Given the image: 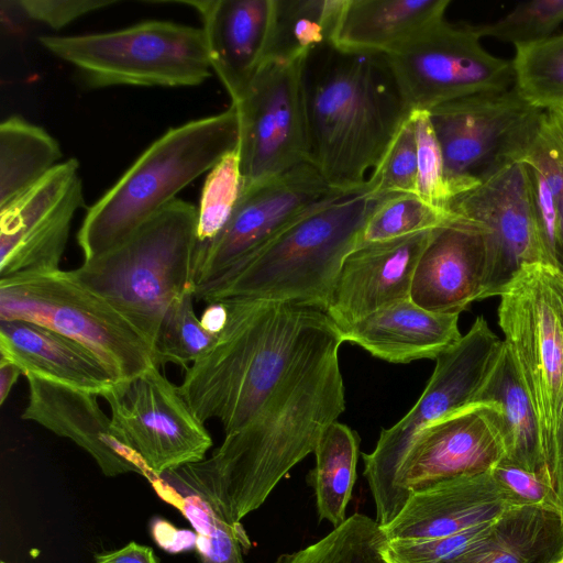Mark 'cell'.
Returning a JSON list of instances; mask_svg holds the SVG:
<instances>
[{"mask_svg": "<svg viewBox=\"0 0 563 563\" xmlns=\"http://www.w3.org/2000/svg\"><path fill=\"white\" fill-rule=\"evenodd\" d=\"M340 333L303 361L240 431L224 435L212 455L168 471L158 481L196 494L240 531L280 479L313 453L323 431L345 409Z\"/></svg>", "mask_w": 563, "mask_h": 563, "instance_id": "1", "label": "cell"}, {"mask_svg": "<svg viewBox=\"0 0 563 563\" xmlns=\"http://www.w3.org/2000/svg\"><path fill=\"white\" fill-rule=\"evenodd\" d=\"M229 317L212 346L186 368L180 391L224 435L243 429L286 378L333 336L324 311L266 300H221Z\"/></svg>", "mask_w": 563, "mask_h": 563, "instance_id": "2", "label": "cell"}, {"mask_svg": "<svg viewBox=\"0 0 563 563\" xmlns=\"http://www.w3.org/2000/svg\"><path fill=\"white\" fill-rule=\"evenodd\" d=\"M308 162L333 190L355 194L412 110L388 57L327 44L300 65Z\"/></svg>", "mask_w": 563, "mask_h": 563, "instance_id": "3", "label": "cell"}, {"mask_svg": "<svg viewBox=\"0 0 563 563\" xmlns=\"http://www.w3.org/2000/svg\"><path fill=\"white\" fill-rule=\"evenodd\" d=\"M364 190L306 213L255 253L197 285L194 297L266 300L325 311L344 257L376 203Z\"/></svg>", "mask_w": 563, "mask_h": 563, "instance_id": "4", "label": "cell"}, {"mask_svg": "<svg viewBox=\"0 0 563 563\" xmlns=\"http://www.w3.org/2000/svg\"><path fill=\"white\" fill-rule=\"evenodd\" d=\"M236 108L169 129L87 211L77 233L84 261L119 245L239 145Z\"/></svg>", "mask_w": 563, "mask_h": 563, "instance_id": "5", "label": "cell"}, {"mask_svg": "<svg viewBox=\"0 0 563 563\" xmlns=\"http://www.w3.org/2000/svg\"><path fill=\"white\" fill-rule=\"evenodd\" d=\"M197 207L175 199L129 238L73 271L85 286L109 301L148 341L187 290L196 247Z\"/></svg>", "mask_w": 563, "mask_h": 563, "instance_id": "6", "label": "cell"}, {"mask_svg": "<svg viewBox=\"0 0 563 563\" xmlns=\"http://www.w3.org/2000/svg\"><path fill=\"white\" fill-rule=\"evenodd\" d=\"M38 42L71 65L89 88L189 87L202 84L212 71L202 27L169 21L103 33L44 35Z\"/></svg>", "mask_w": 563, "mask_h": 563, "instance_id": "7", "label": "cell"}, {"mask_svg": "<svg viewBox=\"0 0 563 563\" xmlns=\"http://www.w3.org/2000/svg\"><path fill=\"white\" fill-rule=\"evenodd\" d=\"M10 320L33 322L77 341L93 352L117 380L154 366L148 341L73 271L0 279V321Z\"/></svg>", "mask_w": 563, "mask_h": 563, "instance_id": "8", "label": "cell"}, {"mask_svg": "<svg viewBox=\"0 0 563 563\" xmlns=\"http://www.w3.org/2000/svg\"><path fill=\"white\" fill-rule=\"evenodd\" d=\"M499 297L504 343L532 401L549 471L563 411V274L526 265Z\"/></svg>", "mask_w": 563, "mask_h": 563, "instance_id": "9", "label": "cell"}, {"mask_svg": "<svg viewBox=\"0 0 563 563\" xmlns=\"http://www.w3.org/2000/svg\"><path fill=\"white\" fill-rule=\"evenodd\" d=\"M505 450L493 405L478 404L420 430L384 468L366 476L379 527L390 523L416 494L490 471Z\"/></svg>", "mask_w": 563, "mask_h": 563, "instance_id": "10", "label": "cell"}, {"mask_svg": "<svg viewBox=\"0 0 563 563\" xmlns=\"http://www.w3.org/2000/svg\"><path fill=\"white\" fill-rule=\"evenodd\" d=\"M428 113L448 176L464 194L526 157L544 110L512 86L454 99Z\"/></svg>", "mask_w": 563, "mask_h": 563, "instance_id": "11", "label": "cell"}, {"mask_svg": "<svg viewBox=\"0 0 563 563\" xmlns=\"http://www.w3.org/2000/svg\"><path fill=\"white\" fill-rule=\"evenodd\" d=\"M100 397L109 405L117 438L151 476L206 459L212 438L205 422L158 367L115 382Z\"/></svg>", "mask_w": 563, "mask_h": 563, "instance_id": "12", "label": "cell"}, {"mask_svg": "<svg viewBox=\"0 0 563 563\" xmlns=\"http://www.w3.org/2000/svg\"><path fill=\"white\" fill-rule=\"evenodd\" d=\"M474 25L445 19L387 55L412 111L515 86L512 62L486 51Z\"/></svg>", "mask_w": 563, "mask_h": 563, "instance_id": "13", "label": "cell"}, {"mask_svg": "<svg viewBox=\"0 0 563 563\" xmlns=\"http://www.w3.org/2000/svg\"><path fill=\"white\" fill-rule=\"evenodd\" d=\"M300 65L266 62L244 96L239 114L243 189L308 162Z\"/></svg>", "mask_w": 563, "mask_h": 563, "instance_id": "14", "label": "cell"}, {"mask_svg": "<svg viewBox=\"0 0 563 563\" xmlns=\"http://www.w3.org/2000/svg\"><path fill=\"white\" fill-rule=\"evenodd\" d=\"M450 210L484 234L487 273L483 299L500 296L523 266L548 264L523 162L460 195Z\"/></svg>", "mask_w": 563, "mask_h": 563, "instance_id": "15", "label": "cell"}, {"mask_svg": "<svg viewBox=\"0 0 563 563\" xmlns=\"http://www.w3.org/2000/svg\"><path fill=\"white\" fill-rule=\"evenodd\" d=\"M344 195L330 188L309 162L244 188L223 231L194 262V288L245 260L306 213Z\"/></svg>", "mask_w": 563, "mask_h": 563, "instance_id": "16", "label": "cell"}, {"mask_svg": "<svg viewBox=\"0 0 563 563\" xmlns=\"http://www.w3.org/2000/svg\"><path fill=\"white\" fill-rule=\"evenodd\" d=\"M82 206L79 163L69 158L0 207V278L60 269L74 216Z\"/></svg>", "mask_w": 563, "mask_h": 563, "instance_id": "17", "label": "cell"}, {"mask_svg": "<svg viewBox=\"0 0 563 563\" xmlns=\"http://www.w3.org/2000/svg\"><path fill=\"white\" fill-rule=\"evenodd\" d=\"M505 343L479 316L468 332L435 358L421 396L394 426L382 430L374 450L362 454L364 477L394 461L424 427L474 405L497 366Z\"/></svg>", "mask_w": 563, "mask_h": 563, "instance_id": "18", "label": "cell"}, {"mask_svg": "<svg viewBox=\"0 0 563 563\" xmlns=\"http://www.w3.org/2000/svg\"><path fill=\"white\" fill-rule=\"evenodd\" d=\"M434 231L362 244L344 257L324 311L338 330L410 298L416 266Z\"/></svg>", "mask_w": 563, "mask_h": 563, "instance_id": "19", "label": "cell"}, {"mask_svg": "<svg viewBox=\"0 0 563 563\" xmlns=\"http://www.w3.org/2000/svg\"><path fill=\"white\" fill-rule=\"evenodd\" d=\"M26 378L29 400L21 415L23 420L75 442L91 455L106 476H151L140 459L117 438L97 395L34 376Z\"/></svg>", "mask_w": 563, "mask_h": 563, "instance_id": "20", "label": "cell"}, {"mask_svg": "<svg viewBox=\"0 0 563 563\" xmlns=\"http://www.w3.org/2000/svg\"><path fill=\"white\" fill-rule=\"evenodd\" d=\"M486 273L484 234L460 220L433 232L416 266L410 299L432 312L460 314L483 299Z\"/></svg>", "mask_w": 563, "mask_h": 563, "instance_id": "21", "label": "cell"}, {"mask_svg": "<svg viewBox=\"0 0 563 563\" xmlns=\"http://www.w3.org/2000/svg\"><path fill=\"white\" fill-rule=\"evenodd\" d=\"M202 20L212 70L227 89L231 103L246 92L265 62L274 0L183 1Z\"/></svg>", "mask_w": 563, "mask_h": 563, "instance_id": "22", "label": "cell"}, {"mask_svg": "<svg viewBox=\"0 0 563 563\" xmlns=\"http://www.w3.org/2000/svg\"><path fill=\"white\" fill-rule=\"evenodd\" d=\"M508 507L511 505L487 471L413 495L380 529L387 540L446 538L482 531Z\"/></svg>", "mask_w": 563, "mask_h": 563, "instance_id": "23", "label": "cell"}, {"mask_svg": "<svg viewBox=\"0 0 563 563\" xmlns=\"http://www.w3.org/2000/svg\"><path fill=\"white\" fill-rule=\"evenodd\" d=\"M459 316L429 311L408 298L338 331L342 342L358 345L374 357L407 364L435 360L454 345L462 338Z\"/></svg>", "mask_w": 563, "mask_h": 563, "instance_id": "24", "label": "cell"}, {"mask_svg": "<svg viewBox=\"0 0 563 563\" xmlns=\"http://www.w3.org/2000/svg\"><path fill=\"white\" fill-rule=\"evenodd\" d=\"M0 354L24 376L88 391L106 393L117 380L90 350L46 327L23 321H0Z\"/></svg>", "mask_w": 563, "mask_h": 563, "instance_id": "25", "label": "cell"}, {"mask_svg": "<svg viewBox=\"0 0 563 563\" xmlns=\"http://www.w3.org/2000/svg\"><path fill=\"white\" fill-rule=\"evenodd\" d=\"M450 0H344L332 44L389 55L445 19Z\"/></svg>", "mask_w": 563, "mask_h": 563, "instance_id": "26", "label": "cell"}, {"mask_svg": "<svg viewBox=\"0 0 563 563\" xmlns=\"http://www.w3.org/2000/svg\"><path fill=\"white\" fill-rule=\"evenodd\" d=\"M562 555L561 509L511 506L482 538L444 563H556Z\"/></svg>", "mask_w": 563, "mask_h": 563, "instance_id": "27", "label": "cell"}, {"mask_svg": "<svg viewBox=\"0 0 563 563\" xmlns=\"http://www.w3.org/2000/svg\"><path fill=\"white\" fill-rule=\"evenodd\" d=\"M478 404L496 409L504 459L550 479L538 418L506 345Z\"/></svg>", "mask_w": 563, "mask_h": 563, "instance_id": "28", "label": "cell"}, {"mask_svg": "<svg viewBox=\"0 0 563 563\" xmlns=\"http://www.w3.org/2000/svg\"><path fill=\"white\" fill-rule=\"evenodd\" d=\"M58 142L43 128L12 115L0 124V207L30 189L60 163Z\"/></svg>", "mask_w": 563, "mask_h": 563, "instance_id": "29", "label": "cell"}, {"mask_svg": "<svg viewBox=\"0 0 563 563\" xmlns=\"http://www.w3.org/2000/svg\"><path fill=\"white\" fill-rule=\"evenodd\" d=\"M313 453L316 466L309 474V483L317 511L320 520L336 528L346 520V507L356 481L360 438L336 420L323 431Z\"/></svg>", "mask_w": 563, "mask_h": 563, "instance_id": "30", "label": "cell"}, {"mask_svg": "<svg viewBox=\"0 0 563 563\" xmlns=\"http://www.w3.org/2000/svg\"><path fill=\"white\" fill-rule=\"evenodd\" d=\"M344 0H274L265 62L297 63L332 44Z\"/></svg>", "mask_w": 563, "mask_h": 563, "instance_id": "31", "label": "cell"}, {"mask_svg": "<svg viewBox=\"0 0 563 563\" xmlns=\"http://www.w3.org/2000/svg\"><path fill=\"white\" fill-rule=\"evenodd\" d=\"M157 493L174 505L197 534L196 550L201 563H245L252 542L246 531L225 522L213 507L196 494H177L156 478L150 479Z\"/></svg>", "mask_w": 563, "mask_h": 563, "instance_id": "32", "label": "cell"}, {"mask_svg": "<svg viewBox=\"0 0 563 563\" xmlns=\"http://www.w3.org/2000/svg\"><path fill=\"white\" fill-rule=\"evenodd\" d=\"M386 537L375 519L354 514L319 541L280 554L275 563H389Z\"/></svg>", "mask_w": 563, "mask_h": 563, "instance_id": "33", "label": "cell"}, {"mask_svg": "<svg viewBox=\"0 0 563 563\" xmlns=\"http://www.w3.org/2000/svg\"><path fill=\"white\" fill-rule=\"evenodd\" d=\"M460 221L451 210L433 207L415 194L378 199L366 218L357 245L437 230Z\"/></svg>", "mask_w": 563, "mask_h": 563, "instance_id": "34", "label": "cell"}, {"mask_svg": "<svg viewBox=\"0 0 563 563\" xmlns=\"http://www.w3.org/2000/svg\"><path fill=\"white\" fill-rule=\"evenodd\" d=\"M515 86L534 107H563V32L515 48Z\"/></svg>", "mask_w": 563, "mask_h": 563, "instance_id": "35", "label": "cell"}, {"mask_svg": "<svg viewBox=\"0 0 563 563\" xmlns=\"http://www.w3.org/2000/svg\"><path fill=\"white\" fill-rule=\"evenodd\" d=\"M243 191L239 147L225 154L208 173L197 208L194 262L228 224ZM194 265V264H192Z\"/></svg>", "mask_w": 563, "mask_h": 563, "instance_id": "36", "label": "cell"}, {"mask_svg": "<svg viewBox=\"0 0 563 563\" xmlns=\"http://www.w3.org/2000/svg\"><path fill=\"white\" fill-rule=\"evenodd\" d=\"M194 299L190 289L167 308L152 345L154 366L173 363L187 368L216 342L217 336L207 332L196 316Z\"/></svg>", "mask_w": 563, "mask_h": 563, "instance_id": "37", "label": "cell"}, {"mask_svg": "<svg viewBox=\"0 0 563 563\" xmlns=\"http://www.w3.org/2000/svg\"><path fill=\"white\" fill-rule=\"evenodd\" d=\"M563 23V0L521 2L503 18L474 25L477 34L510 43L516 47L542 42Z\"/></svg>", "mask_w": 563, "mask_h": 563, "instance_id": "38", "label": "cell"}, {"mask_svg": "<svg viewBox=\"0 0 563 563\" xmlns=\"http://www.w3.org/2000/svg\"><path fill=\"white\" fill-rule=\"evenodd\" d=\"M363 190L376 200L396 194L418 195V161L412 112L367 178Z\"/></svg>", "mask_w": 563, "mask_h": 563, "instance_id": "39", "label": "cell"}, {"mask_svg": "<svg viewBox=\"0 0 563 563\" xmlns=\"http://www.w3.org/2000/svg\"><path fill=\"white\" fill-rule=\"evenodd\" d=\"M412 119L417 144L418 196L433 207L450 210L451 202L462 192L448 176L428 111H412Z\"/></svg>", "mask_w": 563, "mask_h": 563, "instance_id": "40", "label": "cell"}, {"mask_svg": "<svg viewBox=\"0 0 563 563\" xmlns=\"http://www.w3.org/2000/svg\"><path fill=\"white\" fill-rule=\"evenodd\" d=\"M490 473L511 506H552L561 509L548 477L505 459H501Z\"/></svg>", "mask_w": 563, "mask_h": 563, "instance_id": "41", "label": "cell"}, {"mask_svg": "<svg viewBox=\"0 0 563 563\" xmlns=\"http://www.w3.org/2000/svg\"><path fill=\"white\" fill-rule=\"evenodd\" d=\"M539 140L547 153L556 185L558 233L554 267L563 274V107L544 111Z\"/></svg>", "mask_w": 563, "mask_h": 563, "instance_id": "42", "label": "cell"}, {"mask_svg": "<svg viewBox=\"0 0 563 563\" xmlns=\"http://www.w3.org/2000/svg\"><path fill=\"white\" fill-rule=\"evenodd\" d=\"M29 20L60 30L75 20L113 5L112 0H19L14 1Z\"/></svg>", "mask_w": 563, "mask_h": 563, "instance_id": "43", "label": "cell"}, {"mask_svg": "<svg viewBox=\"0 0 563 563\" xmlns=\"http://www.w3.org/2000/svg\"><path fill=\"white\" fill-rule=\"evenodd\" d=\"M151 531L155 542L169 553H179L196 547L195 531L179 530L161 518L153 520Z\"/></svg>", "mask_w": 563, "mask_h": 563, "instance_id": "44", "label": "cell"}, {"mask_svg": "<svg viewBox=\"0 0 563 563\" xmlns=\"http://www.w3.org/2000/svg\"><path fill=\"white\" fill-rule=\"evenodd\" d=\"M95 563H159L152 548L129 542L121 549L95 556Z\"/></svg>", "mask_w": 563, "mask_h": 563, "instance_id": "45", "label": "cell"}, {"mask_svg": "<svg viewBox=\"0 0 563 563\" xmlns=\"http://www.w3.org/2000/svg\"><path fill=\"white\" fill-rule=\"evenodd\" d=\"M549 474L560 508L563 511V411L558 426L554 446L549 462Z\"/></svg>", "mask_w": 563, "mask_h": 563, "instance_id": "46", "label": "cell"}, {"mask_svg": "<svg viewBox=\"0 0 563 563\" xmlns=\"http://www.w3.org/2000/svg\"><path fill=\"white\" fill-rule=\"evenodd\" d=\"M229 317L228 306L224 301H212L205 308L200 322L210 334L218 336L227 325Z\"/></svg>", "mask_w": 563, "mask_h": 563, "instance_id": "47", "label": "cell"}, {"mask_svg": "<svg viewBox=\"0 0 563 563\" xmlns=\"http://www.w3.org/2000/svg\"><path fill=\"white\" fill-rule=\"evenodd\" d=\"M22 371L13 363L0 357V404L7 400Z\"/></svg>", "mask_w": 563, "mask_h": 563, "instance_id": "48", "label": "cell"}, {"mask_svg": "<svg viewBox=\"0 0 563 563\" xmlns=\"http://www.w3.org/2000/svg\"><path fill=\"white\" fill-rule=\"evenodd\" d=\"M556 563H563V555Z\"/></svg>", "mask_w": 563, "mask_h": 563, "instance_id": "49", "label": "cell"}, {"mask_svg": "<svg viewBox=\"0 0 563 563\" xmlns=\"http://www.w3.org/2000/svg\"><path fill=\"white\" fill-rule=\"evenodd\" d=\"M1 563H5V562H1Z\"/></svg>", "mask_w": 563, "mask_h": 563, "instance_id": "50", "label": "cell"}]
</instances>
